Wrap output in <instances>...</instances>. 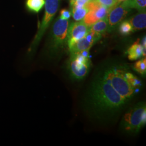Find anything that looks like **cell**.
Here are the masks:
<instances>
[{
  "instance_id": "obj_6",
  "label": "cell",
  "mask_w": 146,
  "mask_h": 146,
  "mask_svg": "<svg viewBox=\"0 0 146 146\" xmlns=\"http://www.w3.org/2000/svg\"><path fill=\"white\" fill-rule=\"evenodd\" d=\"M45 13L42 21L38 27L36 34L31 45L28 49V58H31L35 52L37 47L42 39V37L50 25L55 15L59 6V0H46Z\"/></svg>"
},
{
  "instance_id": "obj_16",
  "label": "cell",
  "mask_w": 146,
  "mask_h": 146,
  "mask_svg": "<svg viewBox=\"0 0 146 146\" xmlns=\"http://www.w3.org/2000/svg\"><path fill=\"white\" fill-rule=\"evenodd\" d=\"M89 11L88 8L85 5L82 7L72 9L73 19L76 21H81Z\"/></svg>"
},
{
  "instance_id": "obj_5",
  "label": "cell",
  "mask_w": 146,
  "mask_h": 146,
  "mask_svg": "<svg viewBox=\"0 0 146 146\" xmlns=\"http://www.w3.org/2000/svg\"><path fill=\"white\" fill-rule=\"evenodd\" d=\"M91 67L89 50L71 53L67 67L71 78L75 80H84L88 75Z\"/></svg>"
},
{
  "instance_id": "obj_13",
  "label": "cell",
  "mask_w": 146,
  "mask_h": 146,
  "mask_svg": "<svg viewBox=\"0 0 146 146\" xmlns=\"http://www.w3.org/2000/svg\"><path fill=\"white\" fill-rule=\"evenodd\" d=\"M108 23L107 17L97 21L90 26V31L102 35L108 31Z\"/></svg>"
},
{
  "instance_id": "obj_9",
  "label": "cell",
  "mask_w": 146,
  "mask_h": 146,
  "mask_svg": "<svg viewBox=\"0 0 146 146\" xmlns=\"http://www.w3.org/2000/svg\"><path fill=\"white\" fill-rule=\"evenodd\" d=\"M90 26L86 25L83 21L72 22L68 27L67 44L68 48L75 42L84 37L90 31Z\"/></svg>"
},
{
  "instance_id": "obj_20",
  "label": "cell",
  "mask_w": 146,
  "mask_h": 146,
  "mask_svg": "<svg viewBox=\"0 0 146 146\" xmlns=\"http://www.w3.org/2000/svg\"><path fill=\"white\" fill-rule=\"evenodd\" d=\"M98 5L111 9L115 6L119 5L118 0H93Z\"/></svg>"
},
{
  "instance_id": "obj_3",
  "label": "cell",
  "mask_w": 146,
  "mask_h": 146,
  "mask_svg": "<svg viewBox=\"0 0 146 146\" xmlns=\"http://www.w3.org/2000/svg\"><path fill=\"white\" fill-rule=\"evenodd\" d=\"M69 23L68 20L60 17L54 23L52 30L44 52L48 60L59 58L67 44V33Z\"/></svg>"
},
{
  "instance_id": "obj_19",
  "label": "cell",
  "mask_w": 146,
  "mask_h": 146,
  "mask_svg": "<svg viewBox=\"0 0 146 146\" xmlns=\"http://www.w3.org/2000/svg\"><path fill=\"white\" fill-rule=\"evenodd\" d=\"M134 69L141 75L145 76L146 73V58H142L137 61L134 65Z\"/></svg>"
},
{
  "instance_id": "obj_2",
  "label": "cell",
  "mask_w": 146,
  "mask_h": 146,
  "mask_svg": "<svg viewBox=\"0 0 146 146\" xmlns=\"http://www.w3.org/2000/svg\"><path fill=\"white\" fill-rule=\"evenodd\" d=\"M128 71L124 64L110 63L101 68L96 75L110 84L121 96L130 101L136 90L125 78V73Z\"/></svg>"
},
{
  "instance_id": "obj_23",
  "label": "cell",
  "mask_w": 146,
  "mask_h": 146,
  "mask_svg": "<svg viewBox=\"0 0 146 146\" xmlns=\"http://www.w3.org/2000/svg\"><path fill=\"white\" fill-rule=\"evenodd\" d=\"M141 44L142 45V46L143 47V48H146V36L144 37H143V38L142 39V43H141Z\"/></svg>"
},
{
  "instance_id": "obj_10",
  "label": "cell",
  "mask_w": 146,
  "mask_h": 146,
  "mask_svg": "<svg viewBox=\"0 0 146 146\" xmlns=\"http://www.w3.org/2000/svg\"><path fill=\"white\" fill-rule=\"evenodd\" d=\"M101 36L99 34L90 31L84 37L75 42L69 48L70 53H76L89 50L95 43L99 40Z\"/></svg>"
},
{
  "instance_id": "obj_22",
  "label": "cell",
  "mask_w": 146,
  "mask_h": 146,
  "mask_svg": "<svg viewBox=\"0 0 146 146\" xmlns=\"http://www.w3.org/2000/svg\"><path fill=\"white\" fill-rule=\"evenodd\" d=\"M71 16V12L67 9H63L60 12V17L64 20H68Z\"/></svg>"
},
{
  "instance_id": "obj_8",
  "label": "cell",
  "mask_w": 146,
  "mask_h": 146,
  "mask_svg": "<svg viewBox=\"0 0 146 146\" xmlns=\"http://www.w3.org/2000/svg\"><path fill=\"white\" fill-rule=\"evenodd\" d=\"M131 11V9L123 5L122 3H120L112 8L107 16L108 23L107 31L110 33L113 31L129 14Z\"/></svg>"
},
{
  "instance_id": "obj_17",
  "label": "cell",
  "mask_w": 146,
  "mask_h": 146,
  "mask_svg": "<svg viewBox=\"0 0 146 146\" xmlns=\"http://www.w3.org/2000/svg\"><path fill=\"white\" fill-rule=\"evenodd\" d=\"M125 78L129 84L135 89L139 88L141 87V81L134 74L129 72V70L125 73Z\"/></svg>"
},
{
  "instance_id": "obj_18",
  "label": "cell",
  "mask_w": 146,
  "mask_h": 146,
  "mask_svg": "<svg viewBox=\"0 0 146 146\" xmlns=\"http://www.w3.org/2000/svg\"><path fill=\"white\" fill-rule=\"evenodd\" d=\"M119 27V31L120 34L122 35H128L133 32V28L131 23L128 20H125L120 23Z\"/></svg>"
},
{
  "instance_id": "obj_4",
  "label": "cell",
  "mask_w": 146,
  "mask_h": 146,
  "mask_svg": "<svg viewBox=\"0 0 146 146\" xmlns=\"http://www.w3.org/2000/svg\"><path fill=\"white\" fill-rule=\"evenodd\" d=\"M146 123V103L142 101L134 105L127 111L120 127L126 133L135 135L140 131Z\"/></svg>"
},
{
  "instance_id": "obj_14",
  "label": "cell",
  "mask_w": 146,
  "mask_h": 146,
  "mask_svg": "<svg viewBox=\"0 0 146 146\" xmlns=\"http://www.w3.org/2000/svg\"><path fill=\"white\" fill-rule=\"evenodd\" d=\"M122 4L130 9H136L139 11H146V0H126Z\"/></svg>"
},
{
  "instance_id": "obj_24",
  "label": "cell",
  "mask_w": 146,
  "mask_h": 146,
  "mask_svg": "<svg viewBox=\"0 0 146 146\" xmlns=\"http://www.w3.org/2000/svg\"><path fill=\"white\" fill-rule=\"evenodd\" d=\"M126 1V0H118L119 2L120 3L121 2H123V1Z\"/></svg>"
},
{
  "instance_id": "obj_1",
  "label": "cell",
  "mask_w": 146,
  "mask_h": 146,
  "mask_svg": "<svg viewBox=\"0 0 146 146\" xmlns=\"http://www.w3.org/2000/svg\"><path fill=\"white\" fill-rule=\"evenodd\" d=\"M129 102L96 75L84 95L82 105L90 118L106 123L118 117Z\"/></svg>"
},
{
  "instance_id": "obj_11",
  "label": "cell",
  "mask_w": 146,
  "mask_h": 146,
  "mask_svg": "<svg viewBox=\"0 0 146 146\" xmlns=\"http://www.w3.org/2000/svg\"><path fill=\"white\" fill-rule=\"evenodd\" d=\"M127 54L129 60H136L142 57H146V48H143L138 40L128 49Z\"/></svg>"
},
{
  "instance_id": "obj_25",
  "label": "cell",
  "mask_w": 146,
  "mask_h": 146,
  "mask_svg": "<svg viewBox=\"0 0 146 146\" xmlns=\"http://www.w3.org/2000/svg\"><path fill=\"white\" fill-rule=\"evenodd\" d=\"M70 1H74V0H70Z\"/></svg>"
},
{
  "instance_id": "obj_15",
  "label": "cell",
  "mask_w": 146,
  "mask_h": 146,
  "mask_svg": "<svg viewBox=\"0 0 146 146\" xmlns=\"http://www.w3.org/2000/svg\"><path fill=\"white\" fill-rule=\"evenodd\" d=\"M46 0H27L26 6L29 11L38 13L45 5Z\"/></svg>"
},
{
  "instance_id": "obj_7",
  "label": "cell",
  "mask_w": 146,
  "mask_h": 146,
  "mask_svg": "<svg viewBox=\"0 0 146 146\" xmlns=\"http://www.w3.org/2000/svg\"><path fill=\"white\" fill-rule=\"evenodd\" d=\"M86 6L88 8L89 11L82 21L88 26H91L97 21L106 17L111 10L98 5L93 0L89 2Z\"/></svg>"
},
{
  "instance_id": "obj_21",
  "label": "cell",
  "mask_w": 146,
  "mask_h": 146,
  "mask_svg": "<svg viewBox=\"0 0 146 146\" xmlns=\"http://www.w3.org/2000/svg\"><path fill=\"white\" fill-rule=\"evenodd\" d=\"M92 0H74L70 1V5L72 7V9L79 8L84 7L88 3Z\"/></svg>"
},
{
  "instance_id": "obj_12",
  "label": "cell",
  "mask_w": 146,
  "mask_h": 146,
  "mask_svg": "<svg viewBox=\"0 0 146 146\" xmlns=\"http://www.w3.org/2000/svg\"><path fill=\"white\" fill-rule=\"evenodd\" d=\"M128 21L131 23L133 31L146 28V11H139V13L132 16Z\"/></svg>"
}]
</instances>
